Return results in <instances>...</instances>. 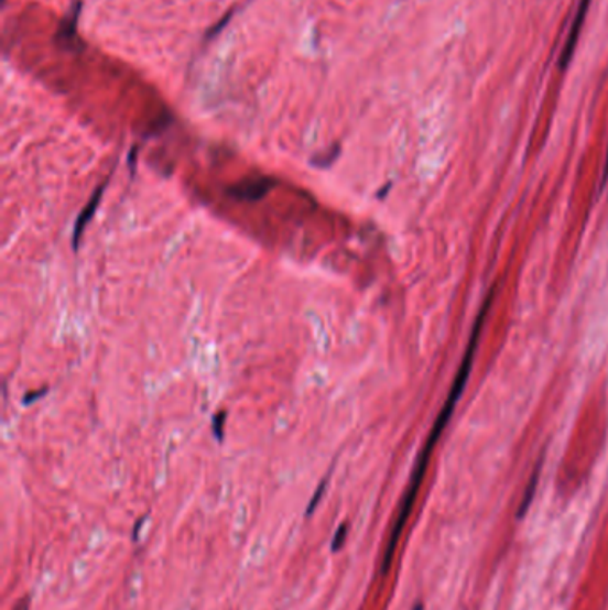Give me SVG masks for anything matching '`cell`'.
Returning <instances> with one entry per match:
<instances>
[{
	"mask_svg": "<svg viewBox=\"0 0 608 610\" xmlns=\"http://www.w3.org/2000/svg\"><path fill=\"white\" fill-rule=\"evenodd\" d=\"M489 307H491V304H484L482 311H480V315H478L477 324H475V329H473L471 339H469L468 350H466V356H464L463 359V367H460L459 373L455 377V382L454 385H452V391H449L445 407L441 409L439 418L435 420L431 436L426 439L422 454L417 457L416 468L412 471L408 493L403 497L402 505H400V511H398L397 522H394L393 531H391V535H389L388 546H386L384 559H382V566H380V573H382V575H386L389 568H391V563H393L394 559V552H397L398 541H400V535H402L403 526L408 525L412 508H414V502H416L417 491L422 488L423 477H425L426 466H428V460H431L432 451H434L435 445L439 442L441 434H443L446 425H448L455 405H457L460 394H463L464 385L468 382L469 371H471L473 367V357H475V352H477L478 339H480V333H482L484 322H486Z\"/></svg>",
	"mask_w": 608,
	"mask_h": 610,
	"instance_id": "cell-1",
	"label": "cell"
},
{
	"mask_svg": "<svg viewBox=\"0 0 608 610\" xmlns=\"http://www.w3.org/2000/svg\"><path fill=\"white\" fill-rule=\"evenodd\" d=\"M273 186H275V181L270 177L245 178L241 183L229 186L227 195L236 200H243V203H258L272 192Z\"/></svg>",
	"mask_w": 608,
	"mask_h": 610,
	"instance_id": "cell-2",
	"label": "cell"
},
{
	"mask_svg": "<svg viewBox=\"0 0 608 610\" xmlns=\"http://www.w3.org/2000/svg\"><path fill=\"white\" fill-rule=\"evenodd\" d=\"M590 0H580V6L576 10L575 20H573L572 29L567 34L566 43L562 48L561 59H558V68L562 72L566 70L569 63H572L573 56H575L576 43L580 39L582 28H584L585 17L589 11Z\"/></svg>",
	"mask_w": 608,
	"mask_h": 610,
	"instance_id": "cell-3",
	"label": "cell"
},
{
	"mask_svg": "<svg viewBox=\"0 0 608 610\" xmlns=\"http://www.w3.org/2000/svg\"><path fill=\"white\" fill-rule=\"evenodd\" d=\"M104 189H106V184H102V186H99V188L95 189L94 195H91V198H89V203L86 204L85 209L80 211L79 217H77V220H75L74 235H72V247H74V250H79L80 238H83V232H85L86 226H88L89 220L94 218L95 211H97V207L100 206V200H102L104 197Z\"/></svg>",
	"mask_w": 608,
	"mask_h": 610,
	"instance_id": "cell-4",
	"label": "cell"
},
{
	"mask_svg": "<svg viewBox=\"0 0 608 610\" xmlns=\"http://www.w3.org/2000/svg\"><path fill=\"white\" fill-rule=\"evenodd\" d=\"M538 473H534V477H532V480H530L529 488H526V491H524L523 502H521L520 511H518V518H523L524 514H526V511H529L530 503H532V500H534L535 494V488H538Z\"/></svg>",
	"mask_w": 608,
	"mask_h": 610,
	"instance_id": "cell-5",
	"label": "cell"
},
{
	"mask_svg": "<svg viewBox=\"0 0 608 610\" xmlns=\"http://www.w3.org/2000/svg\"><path fill=\"white\" fill-rule=\"evenodd\" d=\"M327 482L328 480H323L322 483H319L318 489H316V493H314V497L311 498L310 508H307V512H305V516H311L313 514L314 509L318 508L319 500H322L323 493H325V489H327Z\"/></svg>",
	"mask_w": 608,
	"mask_h": 610,
	"instance_id": "cell-6",
	"label": "cell"
},
{
	"mask_svg": "<svg viewBox=\"0 0 608 610\" xmlns=\"http://www.w3.org/2000/svg\"><path fill=\"white\" fill-rule=\"evenodd\" d=\"M347 535H348L347 525H341L339 526V529H337L336 535H334V541H333L334 554H336V552H339V549H341L343 546H345V541H347Z\"/></svg>",
	"mask_w": 608,
	"mask_h": 610,
	"instance_id": "cell-7",
	"label": "cell"
},
{
	"mask_svg": "<svg viewBox=\"0 0 608 610\" xmlns=\"http://www.w3.org/2000/svg\"><path fill=\"white\" fill-rule=\"evenodd\" d=\"M224 423H225V413L216 414L213 418V431H215V436L218 442L224 439Z\"/></svg>",
	"mask_w": 608,
	"mask_h": 610,
	"instance_id": "cell-8",
	"label": "cell"
},
{
	"mask_svg": "<svg viewBox=\"0 0 608 610\" xmlns=\"http://www.w3.org/2000/svg\"><path fill=\"white\" fill-rule=\"evenodd\" d=\"M47 388H43V390H37L36 393H29L24 396V405H31L36 402V400L43 399L45 394H47Z\"/></svg>",
	"mask_w": 608,
	"mask_h": 610,
	"instance_id": "cell-9",
	"label": "cell"
},
{
	"mask_svg": "<svg viewBox=\"0 0 608 610\" xmlns=\"http://www.w3.org/2000/svg\"><path fill=\"white\" fill-rule=\"evenodd\" d=\"M608 178V152H607V165H605L604 183H607Z\"/></svg>",
	"mask_w": 608,
	"mask_h": 610,
	"instance_id": "cell-10",
	"label": "cell"
},
{
	"mask_svg": "<svg viewBox=\"0 0 608 610\" xmlns=\"http://www.w3.org/2000/svg\"><path fill=\"white\" fill-rule=\"evenodd\" d=\"M412 610H423L422 603H417V606L414 607V609H412Z\"/></svg>",
	"mask_w": 608,
	"mask_h": 610,
	"instance_id": "cell-11",
	"label": "cell"
}]
</instances>
